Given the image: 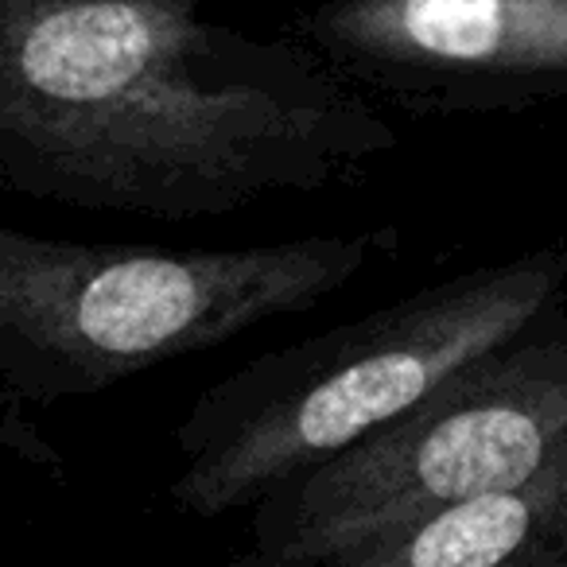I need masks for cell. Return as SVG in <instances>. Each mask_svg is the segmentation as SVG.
<instances>
[{"mask_svg":"<svg viewBox=\"0 0 567 567\" xmlns=\"http://www.w3.org/2000/svg\"><path fill=\"white\" fill-rule=\"evenodd\" d=\"M567 440V303L412 412L268 489L245 564L331 567L354 544L525 478Z\"/></svg>","mask_w":567,"mask_h":567,"instance_id":"cell-4","label":"cell"},{"mask_svg":"<svg viewBox=\"0 0 567 567\" xmlns=\"http://www.w3.org/2000/svg\"><path fill=\"white\" fill-rule=\"evenodd\" d=\"M331 567H567V440L525 478L370 536Z\"/></svg>","mask_w":567,"mask_h":567,"instance_id":"cell-6","label":"cell"},{"mask_svg":"<svg viewBox=\"0 0 567 567\" xmlns=\"http://www.w3.org/2000/svg\"><path fill=\"white\" fill-rule=\"evenodd\" d=\"M288 35L416 117L567 102V0H319Z\"/></svg>","mask_w":567,"mask_h":567,"instance_id":"cell-5","label":"cell"},{"mask_svg":"<svg viewBox=\"0 0 567 567\" xmlns=\"http://www.w3.org/2000/svg\"><path fill=\"white\" fill-rule=\"evenodd\" d=\"M396 226L249 249L51 241L0 229V385L20 404L105 393L342 292Z\"/></svg>","mask_w":567,"mask_h":567,"instance_id":"cell-3","label":"cell"},{"mask_svg":"<svg viewBox=\"0 0 567 567\" xmlns=\"http://www.w3.org/2000/svg\"><path fill=\"white\" fill-rule=\"evenodd\" d=\"M567 303V234L416 288L354 323L268 350L175 424L172 505L218 520L327 463L447 385L466 362Z\"/></svg>","mask_w":567,"mask_h":567,"instance_id":"cell-2","label":"cell"},{"mask_svg":"<svg viewBox=\"0 0 567 567\" xmlns=\"http://www.w3.org/2000/svg\"><path fill=\"white\" fill-rule=\"evenodd\" d=\"M203 0H0V187L195 221L316 195L401 148L296 35L203 20Z\"/></svg>","mask_w":567,"mask_h":567,"instance_id":"cell-1","label":"cell"}]
</instances>
